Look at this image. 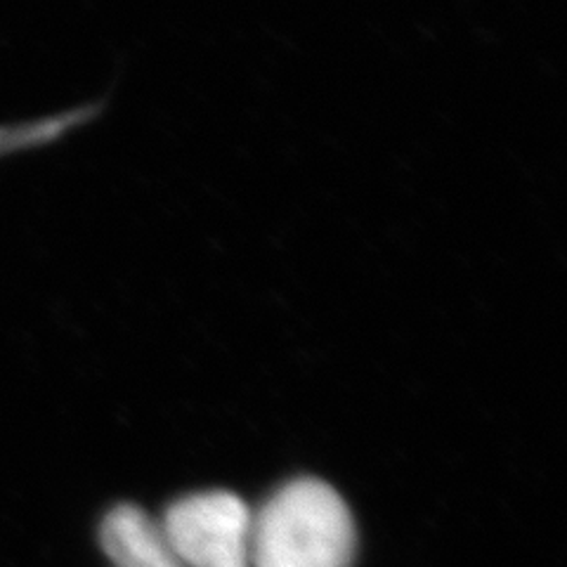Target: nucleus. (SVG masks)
<instances>
[{"label":"nucleus","instance_id":"f03ea898","mask_svg":"<svg viewBox=\"0 0 567 567\" xmlns=\"http://www.w3.org/2000/svg\"><path fill=\"white\" fill-rule=\"evenodd\" d=\"M251 520L241 496L216 489L173 502L158 525L185 567H251Z\"/></svg>","mask_w":567,"mask_h":567},{"label":"nucleus","instance_id":"f257e3e1","mask_svg":"<svg viewBox=\"0 0 567 567\" xmlns=\"http://www.w3.org/2000/svg\"><path fill=\"white\" fill-rule=\"evenodd\" d=\"M354 542L343 496L317 477H296L254 511L251 567H350Z\"/></svg>","mask_w":567,"mask_h":567},{"label":"nucleus","instance_id":"7ed1b4c3","mask_svg":"<svg viewBox=\"0 0 567 567\" xmlns=\"http://www.w3.org/2000/svg\"><path fill=\"white\" fill-rule=\"evenodd\" d=\"M100 542L114 567H185L168 546L158 520L133 504L106 513Z\"/></svg>","mask_w":567,"mask_h":567}]
</instances>
